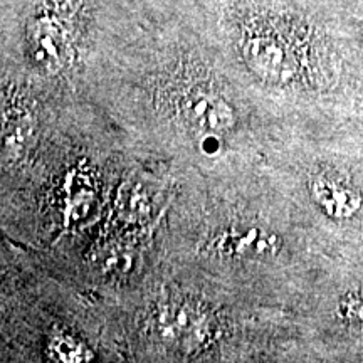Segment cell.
I'll use <instances>...</instances> for the list:
<instances>
[{
  "mask_svg": "<svg viewBox=\"0 0 363 363\" xmlns=\"http://www.w3.org/2000/svg\"><path fill=\"white\" fill-rule=\"evenodd\" d=\"M150 330L158 342L179 348H199L216 335V321L202 306L189 301H167L150 315Z\"/></svg>",
  "mask_w": 363,
  "mask_h": 363,
  "instance_id": "obj_3",
  "label": "cell"
},
{
  "mask_svg": "<svg viewBox=\"0 0 363 363\" xmlns=\"http://www.w3.org/2000/svg\"><path fill=\"white\" fill-rule=\"evenodd\" d=\"M6 113V123H4V147L7 152H21L24 143H27L30 131H33V121L24 110L13 113L11 106L4 108Z\"/></svg>",
  "mask_w": 363,
  "mask_h": 363,
  "instance_id": "obj_8",
  "label": "cell"
},
{
  "mask_svg": "<svg viewBox=\"0 0 363 363\" xmlns=\"http://www.w3.org/2000/svg\"><path fill=\"white\" fill-rule=\"evenodd\" d=\"M235 29L240 57L266 83L291 86L320 65V35L296 13L249 6L238 16Z\"/></svg>",
  "mask_w": 363,
  "mask_h": 363,
  "instance_id": "obj_1",
  "label": "cell"
},
{
  "mask_svg": "<svg viewBox=\"0 0 363 363\" xmlns=\"http://www.w3.org/2000/svg\"><path fill=\"white\" fill-rule=\"evenodd\" d=\"M48 355L56 362L78 363L93 358V353L86 345L72 335L56 333L48 343Z\"/></svg>",
  "mask_w": 363,
  "mask_h": 363,
  "instance_id": "obj_7",
  "label": "cell"
},
{
  "mask_svg": "<svg viewBox=\"0 0 363 363\" xmlns=\"http://www.w3.org/2000/svg\"><path fill=\"white\" fill-rule=\"evenodd\" d=\"M86 0H35L27 22V52L44 71H61L76 57Z\"/></svg>",
  "mask_w": 363,
  "mask_h": 363,
  "instance_id": "obj_2",
  "label": "cell"
},
{
  "mask_svg": "<svg viewBox=\"0 0 363 363\" xmlns=\"http://www.w3.org/2000/svg\"><path fill=\"white\" fill-rule=\"evenodd\" d=\"M313 202L331 219H348L360 211L362 195L343 175L333 170L318 172L310 179Z\"/></svg>",
  "mask_w": 363,
  "mask_h": 363,
  "instance_id": "obj_6",
  "label": "cell"
},
{
  "mask_svg": "<svg viewBox=\"0 0 363 363\" xmlns=\"http://www.w3.org/2000/svg\"><path fill=\"white\" fill-rule=\"evenodd\" d=\"M281 239L257 224H230L220 227L207 242L208 252L224 259L262 261L279 252Z\"/></svg>",
  "mask_w": 363,
  "mask_h": 363,
  "instance_id": "obj_4",
  "label": "cell"
},
{
  "mask_svg": "<svg viewBox=\"0 0 363 363\" xmlns=\"http://www.w3.org/2000/svg\"><path fill=\"white\" fill-rule=\"evenodd\" d=\"M180 98L184 121L203 136H222L235 125L234 108L211 86H192Z\"/></svg>",
  "mask_w": 363,
  "mask_h": 363,
  "instance_id": "obj_5",
  "label": "cell"
}]
</instances>
